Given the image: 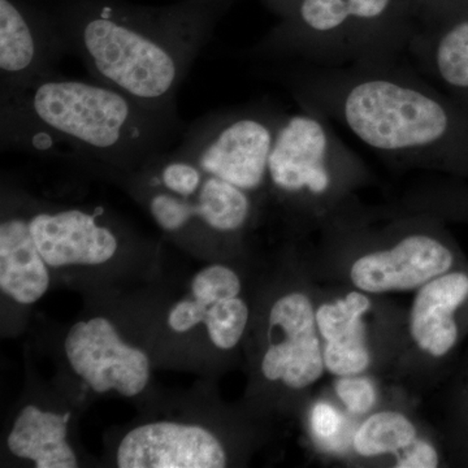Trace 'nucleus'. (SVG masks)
Returning <instances> with one entry per match:
<instances>
[{
  "label": "nucleus",
  "instance_id": "nucleus-6",
  "mask_svg": "<svg viewBox=\"0 0 468 468\" xmlns=\"http://www.w3.org/2000/svg\"><path fill=\"white\" fill-rule=\"evenodd\" d=\"M458 263L460 255L449 243L414 234L387 250L358 258L351 266L350 280L356 289L367 294L418 291Z\"/></svg>",
  "mask_w": 468,
  "mask_h": 468
},
{
  "label": "nucleus",
  "instance_id": "nucleus-13",
  "mask_svg": "<svg viewBox=\"0 0 468 468\" xmlns=\"http://www.w3.org/2000/svg\"><path fill=\"white\" fill-rule=\"evenodd\" d=\"M46 261L29 224L11 220L0 227V288L18 303L32 304L50 284Z\"/></svg>",
  "mask_w": 468,
  "mask_h": 468
},
{
  "label": "nucleus",
  "instance_id": "nucleus-22",
  "mask_svg": "<svg viewBox=\"0 0 468 468\" xmlns=\"http://www.w3.org/2000/svg\"><path fill=\"white\" fill-rule=\"evenodd\" d=\"M335 390L345 409L354 415L368 414L378 402L377 388L362 375L338 378Z\"/></svg>",
  "mask_w": 468,
  "mask_h": 468
},
{
  "label": "nucleus",
  "instance_id": "nucleus-1",
  "mask_svg": "<svg viewBox=\"0 0 468 468\" xmlns=\"http://www.w3.org/2000/svg\"><path fill=\"white\" fill-rule=\"evenodd\" d=\"M344 112L351 132L374 149L431 146L452 135L468 138V120L461 122L441 101L383 80L356 85Z\"/></svg>",
  "mask_w": 468,
  "mask_h": 468
},
{
  "label": "nucleus",
  "instance_id": "nucleus-10",
  "mask_svg": "<svg viewBox=\"0 0 468 468\" xmlns=\"http://www.w3.org/2000/svg\"><path fill=\"white\" fill-rule=\"evenodd\" d=\"M326 149L328 137L320 122L311 117H292L271 149V178L288 192H326L331 183L325 168Z\"/></svg>",
  "mask_w": 468,
  "mask_h": 468
},
{
  "label": "nucleus",
  "instance_id": "nucleus-15",
  "mask_svg": "<svg viewBox=\"0 0 468 468\" xmlns=\"http://www.w3.org/2000/svg\"><path fill=\"white\" fill-rule=\"evenodd\" d=\"M249 214V201L239 187L215 177L203 185L199 205L169 199L165 215L174 229L185 226L192 217H201L218 230H234L243 226Z\"/></svg>",
  "mask_w": 468,
  "mask_h": 468
},
{
  "label": "nucleus",
  "instance_id": "nucleus-8",
  "mask_svg": "<svg viewBox=\"0 0 468 468\" xmlns=\"http://www.w3.org/2000/svg\"><path fill=\"white\" fill-rule=\"evenodd\" d=\"M120 468H221L227 454L205 428L151 423L131 431L117 451Z\"/></svg>",
  "mask_w": 468,
  "mask_h": 468
},
{
  "label": "nucleus",
  "instance_id": "nucleus-28",
  "mask_svg": "<svg viewBox=\"0 0 468 468\" xmlns=\"http://www.w3.org/2000/svg\"><path fill=\"white\" fill-rule=\"evenodd\" d=\"M463 208L468 212V198L463 199Z\"/></svg>",
  "mask_w": 468,
  "mask_h": 468
},
{
  "label": "nucleus",
  "instance_id": "nucleus-20",
  "mask_svg": "<svg viewBox=\"0 0 468 468\" xmlns=\"http://www.w3.org/2000/svg\"><path fill=\"white\" fill-rule=\"evenodd\" d=\"M248 304L241 298L218 301L208 307L205 324L209 338L218 349H233L248 325Z\"/></svg>",
  "mask_w": 468,
  "mask_h": 468
},
{
  "label": "nucleus",
  "instance_id": "nucleus-21",
  "mask_svg": "<svg viewBox=\"0 0 468 468\" xmlns=\"http://www.w3.org/2000/svg\"><path fill=\"white\" fill-rule=\"evenodd\" d=\"M192 289L196 300L209 307L218 301L239 297L241 282L230 268L217 264L205 268L194 277Z\"/></svg>",
  "mask_w": 468,
  "mask_h": 468
},
{
  "label": "nucleus",
  "instance_id": "nucleus-4",
  "mask_svg": "<svg viewBox=\"0 0 468 468\" xmlns=\"http://www.w3.org/2000/svg\"><path fill=\"white\" fill-rule=\"evenodd\" d=\"M66 354L76 374L95 392L115 389L122 396L134 397L149 383L146 354L122 343L107 319L77 323L67 335Z\"/></svg>",
  "mask_w": 468,
  "mask_h": 468
},
{
  "label": "nucleus",
  "instance_id": "nucleus-2",
  "mask_svg": "<svg viewBox=\"0 0 468 468\" xmlns=\"http://www.w3.org/2000/svg\"><path fill=\"white\" fill-rule=\"evenodd\" d=\"M270 346L261 372L271 381L292 389H306L325 372L323 345L316 324V309L303 292H289L270 313Z\"/></svg>",
  "mask_w": 468,
  "mask_h": 468
},
{
  "label": "nucleus",
  "instance_id": "nucleus-11",
  "mask_svg": "<svg viewBox=\"0 0 468 468\" xmlns=\"http://www.w3.org/2000/svg\"><path fill=\"white\" fill-rule=\"evenodd\" d=\"M37 248L51 267L106 263L115 255V236L82 211L37 215L29 223Z\"/></svg>",
  "mask_w": 468,
  "mask_h": 468
},
{
  "label": "nucleus",
  "instance_id": "nucleus-3",
  "mask_svg": "<svg viewBox=\"0 0 468 468\" xmlns=\"http://www.w3.org/2000/svg\"><path fill=\"white\" fill-rule=\"evenodd\" d=\"M85 43L101 75L131 94L160 97L174 82L175 63L167 52L112 21H91L85 29Z\"/></svg>",
  "mask_w": 468,
  "mask_h": 468
},
{
  "label": "nucleus",
  "instance_id": "nucleus-16",
  "mask_svg": "<svg viewBox=\"0 0 468 468\" xmlns=\"http://www.w3.org/2000/svg\"><path fill=\"white\" fill-rule=\"evenodd\" d=\"M418 439L417 428L399 411H378L369 415L353 436V449L360 457L399 452Z\"/></svg>",
  "mask_w": 468,
  "mask_h": 468
},
{
  "label": "nucleus",
  "instance_id": "nucleus-19",
  "mask_svg": "<svg viewBox=\"0 0 468 468\" xmlns=\"http://www.w3.org/2000/svg\"><path fill=\"white\" fill-rule=\"evenodd\" d=\"M435 64L443 84L468 95V17L443 33L437 42Z\"/></svg>",
  "mask_w": 468,
  "mask_h": 468
},
{
  "label": "nucleus",
  "instance_id": "nucleus-23",
  "mask_svg": "<svg viewBox=\"0 0 468 468\" xmlns=\"http://www.w3.org/2000/svg\"><path fill=\"white\" fill-rule=\"evenodd\" d=\"M440 452L433 443L417 439L397 452V468H436L440 466Z\"/></svg>",
  "mask_w": 468,
  "mask_h": 468
},
{
  "label": "nucleus",
  "instance_id": "nucleus-7",
  "mask_svg": "<svg viewBox=\"0 0 468 468\" xmlns=\"http://www.w3.org/2000/svg\"><path fill=\"white\" fill-rule=\"evenodd\" d=\"M412 341L430 358L452 356L468 331V267H457L418 289L409 315Z\"/></svg>",
  "mask_w": 468,
  "mask_h": 468
},
{
  "label": "nucleus",
  "instance_id": "nucleus-5",
  "mask_svg": "<svg viewBox=\"0 0 468 468\" xmlns=\"http://www.w3.org/2000/svg\"><path fill=\"white\" fill-rule=\"evenodd\" d=\"M34 107L52 128L97 147L115 144L129 115L120 95L81 82L41 86Z\"/></svg>",
  "mask_w": 468,
  "mask_h": 468
},
{
  "label": "nucleus",
  "instance_id": "nucleus-26",
  "mask_svg": "<svg viewBox=\"0 0 468 468\" xmlns=\"http://www.w3.org/2000/svg\"><path fill=\"white\" fill-rule=\"evenodd\" d=\"M163 181L167 185L168 189L181 194V196H190L196 192L199 185V174L197 169L187 165H168L163 172Z\"/></svg>",
  "mask_w": 468,
  "mask_h": 468
},
{
  "label": "nucleus",
  "instance_id": "nucleus-24",
  "mask_svg": "<svg viewBox=\"0 0 468 468\" xmlns=\"http://www.w3.org/2000/svg\"><path fill=\"white\" fill-rule=\"evenodd\" d=\"M311 427L320 440H331L343 428V417L331 403H316L311 412Z\"/></svg>",
  "mask_w": 468,
  "mask_h": 468
},
{
  "label": "nucleus",
  "instance_id": "nucleus-25",
  "mask_svg": "<svg viewBox=\"0 0 468 468\" xmlns=\"http://www.w3.org/2000/svg\"><path fill=\"white\" fill-rule=\"evenodd\" d=\"M208 307L199 301H184L176 304L169 314V326L176 332L190 331L199 323L205 322Z\"/></svg>",
  "mask_w": 468,
  "mask_h": 468
},
{
  "label": "nucleus",
  "instance_id": "nucleus-17",
  "mask_svg": "<svg viewBox=\"0 0 468 468\" xmlns=\"http://www.w3.org/2000/svg\"><path fill=\"white\" fill-rule=\"evenodd\" d=\"M392 0H304L301 16L311 29L331 32L349 18L381 16Z\"/></svg>",
  "mask_w": 468,
  "mask_h": 468
},
{
  "label": "nucleus",
  "instance_id": "nucleus-12",
  "mask_svg": "<svg viewBox=\"0 0 468 468\" xmlns=\"http://www.w3.org/2000/svg\"><path fill=\"white\" fill-rule=\"evenodd\" d=\"M271 144L266 126L254 120H241L218 135L203 154L201 165L239 189H255L266 174Z\"/></svg>",
  "mask_w": 468,
  "mask_h": 468
},
{
  "label": "nucleus",
  "instance_id": "nucleus-9",
  "mask_svg": "<svg viewBox=\"0 0 468 468\" xmlns=\"http://www.w3.org/2000/svg\"><path fill=\"white\" fill-rule=\"evenodd\" d=\"M371 307L367 292L356 289L316 309L325 371L334 377L362 375L371 366L365 323Z\"/></svg>",
  "mask_w": 468,
  "mask_h": 468
},
{
  "label": "nucleus",
  "instance_id": "nucleus-18",
  "mask_svg": "<svg viewBox=\"0 0 468 468\" xmlns=\"http://www.w3.org/2000/svg\"><path fill=\"white\" fill-rule=\"evenodd\" d=\"M34 58V41L26 20L8 0H0V67L26 69Z\"/></svg>",
  "mask_w": 468,
  "mask_h": 468
},
{
  "label": "nucleus",
  "instance_id": "nucleus-27",
  "mask_svg": "<svg viewBox=\"0 0 468 468\" xmlns=\"http://www.w3.org/2000/svg\"><path fill=\"white\" fill-rule=\"evenodd\" d=\"M457 420L458 437L464 454L468 457V377L458 397Z\"/></svg>",
  "mask_w": 468,
  "mask_h": 468
},
{
  "label": "nucleus",
  "instance_id": "nucleus-14",
  "mask_svg": "<svg viewBox=\"0 0 468 468\" xmlns=\"http://www.w3.org/2000/svg\"><path fill=\"white\" fill-rule=\"evenodd\" d=\"M69 414L27 406L9 433L8 449L16 457L36 462L38 468H76L77 458L67 442Z\"/></svg>",
  "mask_w": 468,
  "mask_h": 468
}]
</instances>
